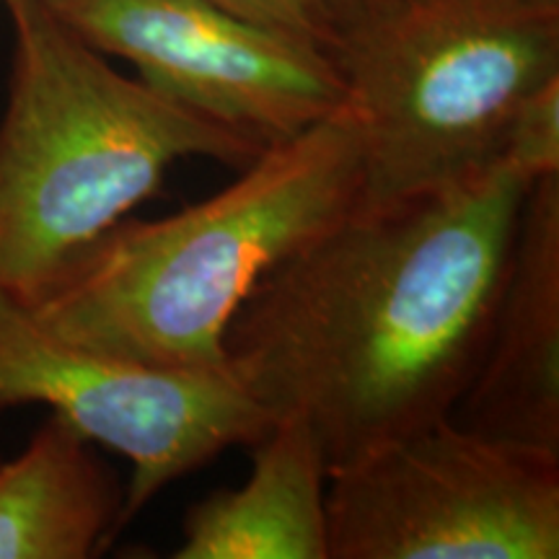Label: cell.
Returning <instances> with one entry per match:
<instances>
[{
    "mask_svg": "<svg viewBox=\"0 0 559 559\" xmlns=\"http://www.w3.org/2000/svg\"><path fill=\"white\" fill-rule=\"evenodd\" d=\"M451 419L559 451V171L531 181L485 355Z\"/></svg>",
    "mask_w": 559,
    "mask_h": 559,
    "instance_id": "obj_8",
    "label": "cell"
},
{
    "mask_svg": "<svg viewBox=\"0 0 559 559\" xmlns=\"http://www.w3.org/2000/svg\"><path fill=\"white\" fill-rule=\"evenodd\" d=\"M223 9L239 13L251 21H260L272 29L296 34L313 45L334 52L337 47V26L326 13L321 0H213Z\"/></svg>",
    "mask_w": 559,
    "mask_h": 559,
    "instance_id": "obj_12",
    "label": "cell"
},
{
    "mask_svg": "<svg viewBox=\"0 0 559 559\" xmlns=\"http://www.w3.org/2000/svg\"><path fill=\"white\" fill-rule=\"evenodd\" d=\"M330 559H557L559 451L440 417L330 469Z\"/></svg>",
    "mask_w": 559,
    "mask_h": 559,
    "instance_id": "obj_5",
    "label": "cell"
},
{
    "mask_svg": "<svg viewBox=\"0 0 559 559\" xmlns=\"http://www.w3.org/2000/svg\"><path fill=\"white\" fill-rule=\"evenodd\" d=\"M29 404L130 461L122 526L174 479L275 425L228 373L148 368L75 345L0 293V415Z\"/></svg>",
    "mask_w": 559,
    "mask_h": 559,
    "instance_id": "obj_6",
    "label": "cell"
},
{
    "mask_svg": "<svg viewBox=\"0 0 559 559\" xmlns=\"http://www.w3.org/2000/svg\"><path fill=\"white\" fill-rule=\"evenodd\" d=\"M5 3V9H9V5H13V3H19V0H3Z\"/></svg>",
    "mask_w": 559,
    "mask_h": 559,
    "instance_id": "obj_15",
    "label": "cell"
},
{
    "mask_svg": "<svg viewBox=\"0 0 559 559\" xmlns=\"http://www.w3.org/2000/svg\"><path fill=\"white\" fill-rule=\"evenodd\" d=\"M124 489L94 443L58 415L0 459V559H86L122 528Z\"/></svg>",
    "mask_w": 559,
    "mask_h": 559,
    "instance_id": "obj_10",
    "label": "cell"
},
{
    "mask_svg": "<svg viewBox=\"0 0 559 559\" xmlns=\"http://www.w3.org/2000/svg\"><path fill=\"white\" fill-rule=\"evenodd\" d=\"M542 3H549V5H559V0H542Z\"/></svg>",
    "mask_w": 559,
    "mask_h": 559,
    "instance_id": "obj_14",
    "label": "cell"
},
{
    "mask_svg": "<svg viewBox=\"0 0 559 559\" xmlns=\"http://www.w3.org/2000/svg\"><path fill=\"white\" fill-rule=\"evenodd\" d=\"M321 3H324L326 13H330L334 26H337V37H340V34L347 32L349 26L366 21L370 13L379 9V5L386 3V0H321Z\"/></svg>",
    "mask_w": 559,
    "mask_h": 559,
    "instance_id": "obj_13",
    "label": "cell"
},
{
    "mask_svg": "<svg viewBox=\"0 0 559 559\" xmlns=\"http://www.w3.org/2000/svg\"><path fill=\"white\" fill-rule=\"evenodd\" d=\"M332 58L358 120L360 207H381L495 164L513 109L559 75V5L386 0Z\"/></svg>",
    "mask_w": 559,
    "mask_h": 559,
    "instance_id": "obj_4",
    "label": "cell"
},
{
    "mask_svg": "<svg viewBox=\"0 0 559 559\" xmlns=\"http://www.w3.org/2000/svg\"><path fill=\"white\" fill-rule=\"evenodd\" d=\"M360 198L358 120L345 107L267 145L198 205L158 221L128 215L24 306L75 345L148 368L230 376L223 342L243 298Z\"/></svg>",
    "mask_w": 559,
    "mask_h": 559,
    "instance_id": "obj_2",
    "label": "cell"
},
{
    "mask_svg": "<svg viewBox=\"0 0 559 559\" xmlns=\"http://www.w3.org/2000/svg\"><path fill=\"white\" fill-rule=\"evenodd\" d=\"M495 164L536 181L559 171V75L531 91L498 140Z\"/></svg>",
    "mask_w": 559,
    "mask_h": 559,
    "instance_id": "obj_11",
    "label": "cell"
},
{
    "mask_svg": "<svg viewBox=\"0 0 559 559\" xmlns=\"http://www.w3.org/2000/svg\"><path fill=\"white\" fill-rule=\"evenodd\" d=\"M75 37L128 60L166 99L262 145L347 107L332 52L213 0H41Z\"/></svg>",
    "mask_w": 559,
    "mask_h": 559,
    "instance_id": "obj_7",
    "label": "cell"
},
{
    "mask_svg": "<svg viewBox=\"0 0 559 559\" xmlns=\"http://www.w3.org/2000/svg\"><path fill=\"white\" fill-rule=\"evenodd\" d=\"M239 489L198 502L177 559H330V466L306 419L277 417Z\"/></svg>",
    "mask_w": 559,
    "mask_h": 559,
    "instance_id": "obj_9",
    "label": "cell"
},
{
    "mask_svg": "<svg viewBox=\"0 0 559 559\" xmlns=\"http://www.w3.org/2000/svg\"><path fill=\"white\" fill-rule=\"evenodd\" d=\"M13 60L0 122V293L47 280L164 185L181 158L247 169L267 145L117 73L41 0L9 5Z\"/></svg>",
    "mask_w": 559,
    "mask_h": 559,
    "instance_id": "obj_3",
    "label": "cell"
},
{
    "mask_svg": "<svg viewBox=\"0 0 559 559\" xmlns=\"http://www.w3.org/2000/svg\"><path fill=\"white\" fill-rule=\"evenodd\" d=\"M531 181L492 164L358 207L272 267L226 332L234 381L326 466L451 417L477 373Z\"/></svg>",
    "mask_w": 559,
    "mask_h": 559,
    "instance_id": "obj_1",
    "label": "cell"
}]
</instances>
